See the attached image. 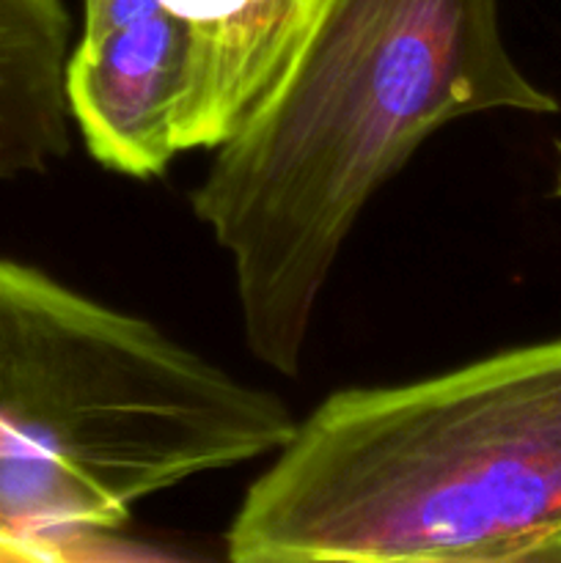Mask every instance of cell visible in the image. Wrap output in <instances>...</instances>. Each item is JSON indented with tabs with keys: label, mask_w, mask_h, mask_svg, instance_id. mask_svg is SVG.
I'll return each mask as SVG.
<instances>
[{
	"label": "cell",
	"mask_w": 561,
	"mask_h": 563,
	"mask_svg": "<svg viewBox=\"0 0 561 563\" xmlns=\"http://www.w3.org/2000/svg\"><path fill=\"white\" fill-rule=\"evenodd\" d=\"M556 113L498 0H319L286 69L215 148L193 212L231 258L253 357L295 377L341 245L440 126Z\"/></svg>",
	"instance_id": "obj_1"
},
{
	"label": "cell",
	"mask_w": 561,
	"mask_h": 563,
	"mask_svg": "<svg viewBox=\"0 0 561 563\" xmlns=\"http://www.w3.org/2000/svg\"><path fill=\"white\" fill-rule=\"evenodd\" d=\"M237 563H561V339L328 396L251 484Z\"/></svg>",
	"instance_id": "obj_2"
},
{
	"label": "cell",
	"mask_w": 561,
	"mask_h": 563,
	"mask_svg": "<svg viewBox=\"0 0 561 563\" xmlns=\"http://www.w3.org/2000/svg\"><path fill=\"white\" fill-rule=\"evenodd\" d=\"M289 407L152 322L0 258V559L64 561L141 500L278 454Z\"/></svg>",
	"instance_id": "obj_3"
},
{
	"label": "cell",
	"mask_w": 561,
	"mask_h": 563,
	"mask_svg": "<svg viewBox=\"0 0 561 563\" xmlns=\"http://www.w3.org/2000/svg\"><path fill=\"white\" fill-rule=\"evenodd\" d=\"M193 22L163 5L82 31L66 64V97L97 163L152 179L176 157L174 113L185 91Z\"/></svg>",
	"instance_id": "obj_4"
},
{
	"label": "cell",
	"mask_w": 561,
	"mask_h": 563,
	"mask_svg": "<svg viewBox=\"0 0 561 563\" xmlns=\"http://www.w3.org/2000/svg\"><path fill=\"white\" fill-rule=\"evenodd\" d=\"M185 91L174 113L176 152L218 148L300 47L319 0H201Z\"/></svg>",
	"instance_id": "obj_5"
},
{
	"label": "cell",
	"mask_w": 561,
	"mask_h": 563,
	"mask_svg": "<svg viewBox=\"0 0 561 563\" xmlns=\"http://www.w3.org/2000/svg\"><path fill=\"white\" fill-rule=\"evenodd\" d=\"M69 27L61 0H0V179L69 152Z\"/></svg>",
	"instance_id": "obj_6"
},
{
	"label": "cell",
	"mask_w": 561,
	"mask_h": 563,
	"mask_svg": "<svg viewBox=\"0 0 561 563\" xmlns=\"http://www.w3.org/2000/svg\"><path fill=\"white\" fill-rule=\"evenodd\" d=\"M556 196H561V165H559V179H556Z\"/></svg>",
	"instance_id": "obj_7"
},
{
	"label": "cell",
	"mask_w": 561,
	"mask_h": 563,
	"mask_svg": "<svg viewBox=\"0 0 561 563\" xmlns=\"http://www.w3.org/2000/svg\"><path fill=\"white\" fill-rule=\"evenodd\" d=\"M0 561H3V559H0Z\"/></svg>",
	"instance_id": "obj_8"
}]
</instances>
